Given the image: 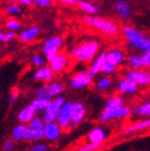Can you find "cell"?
Returning <instances> with one entry per match:
<instances>
[{
    "instance_id": "obj_1",
    "label": "cell",
    "mask_w": 150,
    "mask_h": 151,
    "mask_svg": "<svg viewBox=\"0 0 150 151\" xmlns=\"http://www.w3.org/2000/svg\"><path fill=\"white\" fill-rule=\"evenodd\" d=\"M122 32L127 44L132 50L141 52H150V41L143 32L132 26H124Z\"/></svg>"
},
{
    "instance_id": "obj_2",
    "label": "cell",
    "mask_w": 150,
    "mask_h": 151,
    "mask_svg": "<svg viewBox=\"0 0 150 151\" xmlns=\"http://www.w3.org/2000/svg\"><path fill=\"white\" fill-rule=\"evenodd\" d=\"M100 48V43L97 40H86L71 50V55L80 62H89L96 57Z\"/></svg>"
},
{
    "instance_id": "obj_3",
    "label": "cell",
    "mask_w": 150,
    "mask_h": 151,
    "mask_svg": "<svg viewBox=\"0 0 150 151\" xmlns=\"http://www.w3.org/2000/svg\"><path fill=\"white\" fill-rule=\"evenodd\" d=\"M84 21L88 25L97 28L100 32H103L106 35L113 36L119 31V27H118L115 22L105 18H100V17L96 16H86L84 17Z\"/></svg>"
},
{
    "instance_id": "obj_4",
    "label": "cell",
    "mask_w": 150,
    "mask_h": 151,
    "mask_svg": "<svg viewBox=\"0 0 150 151\" xmlns=\"http://www.w3.org/2000/svg\"><path fill=\"white\" fill-rule=\"evenodd\" d=\"M64 86L60 82H52L39 87L35 92V99L53 100L63 92Z\"/></svg>"
},
{
    "instance_id": "obj_5",
    "label": "cell",
    "mask_w": 150,
    "mask_h": 151,
    "mask_svg": "<svg viewBox=\"0 0 150 151\" xmlns=\"http://www.w3.org/2000/svg\"><path fill=\"white\" fill-rule=\"evenodd\" d=\"M130 114H131V109L125 105L120 107H113V108H104V110L99 116V121L104 123L118 120V119H126Z\"/></svg>"
},
{
    "instance_id": "obj_6",
    "label": "cell",
    "mask_w": 150,
    "mask_h": 151,
    "mask_svg": "<svg viewBox=\"0 0 150 151\" xmlns=\"http://www.w3.org/2000/svg\"><path fill=\"white\" fill-rule=\"evenodd\" d=\"M65 98L62 97V96H59V97L55 98V99L50 100L48 103V105L46 106V108L43 110L42 114V121L44 123H53L56 121V118L58 116L59 111L61 109L62 105L65 102Z\"/></svg>"
},
{
    "instance_id": "obj_7",
    "label": "cell",
    "mask_w": 150,
    "mask_h": 151,
    "mask_svg": "<svg viewBox=\"0 0 150 151\" xmlns=\"http://www.w3.org/2000/svg\"><path fill=\"white\" fill-rule=\"evenodd\" d=\"M43 126L44 122L41 118L35 116L27 125L25 139L26 142H38L43 139Z\"/></svg>"
},
{
    "instance_id": "obj_8",
    "label": "cell",
    "mask_w": 150,
    "mask_h": 151,
    "mask_svg": "<svg viewBox=\"0 0 150 151\" xmlns=\"http://www.w3.org/2000/svg\"><path fill=\"white\" fill-rule=\"evenodd\" d=\"M62 44H63V40L61 37H58V36H54V37L46 39L42 47V52L44 54V58H46L48 61L52 58H54L59 52V48L62 46Z\"/></svg>"
},
{
    "instance_id": "obj_9",
    "label": "cell",
    "mask_w": 150,
    "mask_h": 151,
    "mask_svg": "<svg viewBox=\"0 0 150 151\" xmlns=\"http://www.w3.org/2000/svg\"><path fill=\"white\" fill-rule=\"evenodd\" d=\"M124 78L132 81L138 86H146L150 82L149 73L145 69H136V70H127L125 73Z\"/></svg>"
},
{
    "instance_id": "obj_10",
    "label": "cell",
    "mask_w": 150,
    "mask_h": 151,
    "mask_svg": "<svg viewBox=\"0 0 150 151\" xmlns=\"http://www.w3.org/2000/svg\"><path fill=\"white\" fill-rule=\"evenodd\" d=\"M71 105H73V102L71 101H65L63 105H62L60 111H59L58 116H57L55 122L57 123V125H59L61 128H68L69 126H71Z\"/></svg>"
},
{
    "instance_id": "obj_11",
    "label": "cell",
    "mask_w": 150,
    "mask_h": 151,
    "mask_svg": "<svg viewBox=\"0 0 150 151\" xmlns=\"http://www.w3.org/2000/svg\"><path fill=\"white\" fill-rule=\"evenodd\" d=\"M92 78L88 75V73L86 70H82L73 76L69 84L73 89H83V88L88 87L92 84Z\"/></svg>"
},
{
    "instance_id": "obj_12",
    "label": "cell",
    "mask_w": 150,
    "mask_h": 151,
    "mask_svg": "<svg viewBox=\"0 0 150 151\" xmlns=\"http://www.w3.org/2000/svg\"><path fill=\"white\" fill-rule=\"evenodd\" d=\"M68 63H69V60H68L67 56L61 54V52H58L54 58H52L48 61V68L53 73H59L67 67Z\"/></svg>"
},
{
    "instance_id": "obj_13",
    "label": "cell",
    "mask_w": 150,
    "mask_h": 151,
    "mask_svg": "<svg viewBox=\"0 0 150 151\" xmlns=\"http://www.w3.org/2000/svg\"><path fill=\"white\" fill-rule=\"evenodd\" d=\"M62 128L59 125H57L56 122L53 123H44L43 126V137L47 141L54 142L57 141L61 137Z\"/></svg>"
},
{
    "instance_id": "obj_14",
    "label": "cell",
    "mask_w": 150,
    "mask_h": 151,
    "mask_svg": "<svg viewBox=\"0 0 150 151\" xmlns=\"http://www.w3.org/2000/svg\"><path fill=\"white\" fill-rule=\"evenodd\" d=\"M126 60V55L121 48H111L105 52V61L113 66H119L124 63Z\"/></svg>"
},
{
    "instance_id": "obj_15",
    "label": "cell",
    "mask_w": 150,
    "mask_h": 151,
    "mask_svg": "<svg viewBox=\"0 0 150 151\" xmlns=\"http://www.w3.org/2000/svg\"><path fill=\"white\" fill-rule=\"evenodd\" d=\"M86 109L85 106L81 102H76L71 105V125H77L82 122L85 118Z\"/></svg>"
},
{
    "instance_id": "obj_16",
    "label": "cell",
    "mask_w": 150,
    "mask_h": 151,
    "mask_svg": "<svg viewBox=\"0 0 150 151\" xmlns=\"http://www.w3.org/2000/svg\"><path fill=\"white\" fill-rule=\"evenodd\" d=\"M115 14L123 20H127L131 15V6L126 0H117L115 3Z\"/></svg>"
},
{
    "instance_id": "obj_17",
    "label": "cell",
    "mask_w": 150,
    "mask_h": 151,
    "mask_svg": "<svg viewBox=\"0 0 150 151\" xmlns=\"http://www.w3.org/2000/svg\"><path fill=\"white\" fill-rule=\"evenodd\" d=\"M106 137H107V131L103 127H94L89 131L87 139H88L89 143L102 145V143L105 141Z\"/></svg>"
},
{
    "instance_id": "obj_18",
    "label": "cell",
    "mask_w": 150,
    "mask_h": 151,
    "mask_svg": "<svg viewBox=\"0 0 150 151\" xmlns=\"http://www.w3.org/2000/svg\"><path fill=\"white\" fill-rule=\"evenodd\" d=\"M138 86L132 81L126 78H122L118 82V90L123 94H133L138 91Z\"/></svg>"
},
{
    "instance_id": "obj_19",
    "label": "cell",
    "mask_w": 150,
    "mask_h": 151,
    "mask_svg": "<svg viewBox=\"0 0 150 151\" xmlns=\"http://www.w3.org/2000/svg\"><path fill=\"white\" fill-rule=\"evenodd\" d=\"M104 63H105V52H101V54H99L98 56L96 57V59L92 62L90 67H89V69L87 70L88 75L90 76L92 78L94 76L98 75V73L101 71V68Z\"/></svg>"
},
{
    "instance_id": "obj_20",
    "label": "cell",
    "mask_w": 150,
    "mask_h": 151,
    "mask_svg": "<svg viewBox=\"0 0 150 151\" xmlns=\"http://www.w3.org/2000/svg\"><path fill=\"white\" fill-rule=\"evenodd\" d=\"M39 34H40V27L38 25H34L20 32L19 39L22 42H30V41L34 40L35 38H37Z\"/></svg>"
},
{
    "instance_id": "obj_21",
    "label": "cell",
    "mask_w": 150,
    "mask_h": 151,
    "mask_svg": "<svg viewBox=\"0 0 150 151\" xmlns=\"http://www.w3.org/2000/svg\"><path fill=\"white\" fill-rule=\"evenodd\" d=\"M150 125V121L149 119H145V120L138 121L136 122L131 125H129L128 127H126L123 131L124 134H131V133H136L138 131H142L144 129H147Z\"/></svg>"
},
{
    "instance_id": "obj_22",
    "label": "cell",
    "mask_w": 150,
    "mask_h": 151,
    "mask_svg": "<svg viewBox=\"0 0 150 151\" xmlns=\"http://www.w3.org/2000/svg\"><path fill=\"white\" fill-rule=\"evenodd\" d=\"M35 80L38 81H43V82H50L54 78V73L50 71L48 68V66H41L39 69L35 73L34 75Z\"/></svg>"
},
{
    "instance_id": "obj_23",
    "label": "cell",
    "mask_w": 150,
    "mask_h": 151,
    "mask_svg": "<svg viewBox=\"0 0 150 151\" xmlns=\"http://www.w3.org/2000/svg\"><path fill=\"white\" fill-rule=\"evenodd\" d=\"M36 116V111L34 110L33 108H31L30 106H26L24 107L23 109L20 110V112L18 113V121L21 124H24L25 125L26 123H30L34 118Z\"/></svg>"
},
{
    "instance_id": "obj_24",
    "label": "cell",
    "mask_w": 150,
    "mask_h": 151,
    "mask_svg": "<svg viewBox=\"0 0 150 151\" xmlns=\"http://www.w3.org/2000/svg\"><path fill=\"white\" fill-rule=\"evenodd\" d=\"M26 132H27V125L20 124L13 128L12 130V139L14 142H22L25 139Z\"/></svg>"
},
{
    "instance_id": "obj_25",
    "label": "cell",
    "mask_w": 150,
    "mask_h": 151,
    "mask_svg": "<svg viewBox=\"0 0 150 151\" xmlns=\"http://www.w3.org/2000/svg\"><path fill=\"white\" fill-rule=\"evenodd\" d=\"M131 113L136 116L147 118L150 114V103L149 102H144V103L140 104L131 111Z\"/></svg>"
},
{
    "instance_id": "obj_26",
    "label": "cell",
    "mask_w": 150,
    "mask_h": 151,
    "mask_svg": "<svg viewBox=\"0 0 150 151\" xmlns=\"http://www.w3.org/2000/svg\"><path fill=\"white\" fill-rule=\"evenodd\" d=\"M78 7H79L82 12L87 13V14L94 15L100 11V7L97 4L92 2H88V1H79L78 2Z\"/></svg>"
},
{
    "instance_id": "obj_27",
    "label": "cell",
    "mask_w": 150,
    "mask_h": 151,
    "mask_svg": "<svg viewBox=\"0 0 150 151\" xmlns=\"http://www.w3.org/2000/svg\"><path fill=\"white\" fill-rule=\"evenodd\" d=\"M49 101H50V100L35 99V100H33L31 103H30V105H28V106L31 107V108H33L36 112H37V111H43L45 108H46L47 105H48Z\"/></svg>"
},
{
    "instance_id": "obj_28",
    "label": "cell",
    "mask_w": 150,
    "mask_h": 151,
    "mask_svg": "<svg viewBox=\"0 0 150 151\" xmlns=\"http://www.w3.org/2000/svg\"><path fill=\"white\" fill-rule=\"evenodd\" d=\"M127 64L129 67L131 68V70H136V69H140L142 67L141 59H140V55L138 54H132L127 58Z\"/></svg>"
},
{
    "instance_id": "obj_29",
    "label": "cell",
    "mask_w": 150,
    "mask_h": 151,
    "mask_svg": "<svg viewBox=\"0 0 150 151\" xmlns=\"http://www.w3.org/2000/svg\"><path fill=\"white\" fill-rule=\"evenodd\" d=\"M124 105V101L119 96H111L107 99L105 103V108H113V107H120Z\"/></svg>"
},
{
    "instance_id": "obj_30",
    "label": "cell",
    "mask_w": 150,
    "mask_h": 151,
    "mask_svg": "<svg viewBox=\"0 0 150 151\" xmlns=\"http://www.w3.org/2000/svg\"><path fill=\"white\" fill-rule=\"evenodd\" d=\"M111 84H112V80L108 77H104V78L100 79L97 83V88H98L100 91H104V90H107L108 88L110 87Z\"/></svg>"
},
{
    "instance_id": "obj_31",
    "label": "cell",
    "mask_w": 150,
    "mask_h": 151,
    "mask_svg": "<svg viewBox=\"0 0 150 151\" xmlns=\"http://www.w3.org/2000/svg\"><path fill=\"white\" fill-rule=\"evenodd\" d=\"M5 12L9 15H18L22 12V7L20 6V4L12 3V4L7 5V6L5 7Z\"/></svg>"
},
{
    "instance_id": "obj_32",
    "label": "cell",
    "mask_w": 150,
    "mask_h": 151,
    "mask_svg": "<svg viewBox=\"0 0 150 151\" xmlns=\"http://www.w3.org/2000/svg\"><path fill=\"white\" fill-rule=\"evenodd\" d=\"M6 28L9 32H16L20 28V22L16 19H9L6 21Z\"/></svg>"
},
{
    "instance_id": "obj_33",
    "label": "cell",
    "mask_w": 150,
    "mask_h": 151,
    "mask_svg": "<svg viewBox=\"0 0 150 151\" xmlns=\"http://www.w3.org/2000/svg\"><path fill=\"white\" fill-rule=\"evenodd\" d=\"M140 59H141L142 67L148 68L150 66V52H142V54L140 55Z\"/></svg>"
},
{
    "instance_id": "obj_34",
    "label": "cell",
    "mask_w": 150,
    "mask_h": 151,
    "mask_svg": "<svg viewBox=\"0 0 150 151\" xmlns=\"http://www.w3.org/2000/svg\"><path fill=\"white\" fill-rule=\"evenodd\" d=\"M115 70H117V66L111 65L110 63H108V62H106V61H105V63L103 64V66H102V68H101L102 73H106V75H111V73H113Z\"/></svg>"
},
{
    "instance_id": "obj_35",
    "label": "cell",
    "mask_w": 150,
    "mask_h": 151,
    "mask_svg": "<svg viewBox=\"0 0 150 151\" xmlns=\"http://www.w3.org/2000/svg\"><path fill=\"white\" fill-rule=\"evenodd\" d=\"M101 147L100 144H92V143H87L79 148L78 151H96Z\"/></svg>"
},
{
    "instance_id": "obj_36",
    "label": "cell",
    "mask_w": 150,
    "mask_h": 151,
    "mask_svg": "<svg viewBox=\"0 0 150 151\" xmlns=\"http://www.w3.org/2000/svg\"><path fill=\"white\" fill-rule=\"evenodd\" d=\"M32 63L35 66H44L45 65V58L41 55H35L32 58Z\"/></svg>"
},
{
    "instance_id": "obj_37",
    "label": "cell",
    "mask_w": 150,
    "mask_h": 151,
    "mask_svg": "<svg viewBox=\"0 0 150 151\" xmlns=\"http://www.w3.org/2000/svg\"><path fill=\"white\" fill-rule=\"evenodd\" d=\"M48 147L44 143H36L31 147L30 151H47Z\"/></svg>"
},
{
    "instance_id": "obj_38",
    "label": "cell",
    "mask_w": 150,
    "mask_h": 151,
    "mask_svg": "<svg viewBox=\"0 0 150 151\" xmlns=\"http://www.w3.org/2000/svg\"><path fill=\"white\" fill-rule=\"evenodd\" d=\"M31 2L35 3L41 7H49L53 4L52 0H31Z\"/></svg>"
},
{
    "instance_id": "obj_39",
    "label": "cell",
    "mask_w": 150,
    "mask_h": 151,
    "mask_svg": "<svg viewBox=\"0 0 150 151\" xmlns=\"http://www.w3.org/2000/svg\"><path fill=\"white\" fill-rule=\"evenodd\" d=\"M16 37V33L15 32H7V33H3V42H9L12 41L14 38Z\"/></svg>"
},
{
    "instance_id": "obj_40",
    "label": "cell",
    "mask_w": 150,
    "mask_h": 151,
    "mask_svg": "<svg viewBox=\"0 0 150 151\" xmlns=\"http://www.w3.org/2000/svg\"><path fill=\"white\" fill-rule=\"evenodd\" d=\"M19 94H20V90L19 89H14L11 93V98H9V105H13V104L16 102V100L18 99Z\"/></svg>"
},
{
    "instance_id": "obj_41",
    "label": "cell",
    "mask_w": 150,
    "mask_h": 151,
    "mask_svg": "<svg viewBox=\"0 0 150 151\" xmlns=\"http://www.w3.org/2000/svg\"><path fill=\"white\" fill-rule=\"evenodd\" d=\"M15 147V144H14V141L13 139H7L5 142L4 144H3V151H12Z\"/></svg>"
},
{
    "instance_id": "obj_42",
    "label": "cell",
    "mask_w": 150,
    "mask_h": 151,
    "mask_svg": "<svg viewBox=\"0 0 150 151\" xmlns=\"http://www.w3.org/2000/svg\"><path fill=\"white\" fill-rule=\"evenodd\" d=\"M9 1H13L14 3L17 4H24V5H30L31 4V0H9Z\"/></svg>"
},
{
    "instance_id": "obj_43",
    "label": "cell",
    "mask_w": 150,
    "mask_h": 151,
    "mask_svg": "<svg viewBox=\"0 0 150 151\" xmlns=\"http://www.w3.org/2000/svg\"><path fill=\"white\" fill-rule=\"evenodd\" d=\"M58 2H62V3H67V4H75L78 3L80 0H56Z\"/></svg>"
},
{
    "instance_id": "obj_44",
    "label": "cell",
    "mask_w": 150,
    "mask_h": 151,
    "mask_svg": "<svg viewBox=\"0 0 150 151\" xmlns=\"http://www.w3.org/2000/svg\"><path fill=\"white\" fill-rule=\"evenodd\" d=\"M2 39H3V33L0 31V41H2Z\"/></svg>"
},
{
    "instance_id": "obj_45",
    "label": "cell",
    "mask_w": 150,
    "mask_h": 151,
    "mask_svg": "<svg viewBox=\"0 0 150 151\" xmlns=\"http://www.w3.org/2000/svg\"><path fill=\"white\" fill-rule=\"evenodd\" d=\"M96 151H99V150H96Z\"/></svg>"
}]
</instances>
